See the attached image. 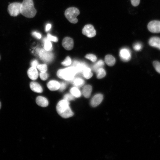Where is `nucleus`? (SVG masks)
<instances>
[{"label": "nucleus", "mask_w": 160, "mask_h": 160, "mask_svg": "<svg viewBox=\"0 0 160 160\" xmlns=\"http://www.w3.org/2000/svg\"><path fill=\"white\" fill-rule=\"evenodd\" d=\"M69 105V101L64 99L58 103L56 108V110L58 114L62 117L67 118L73 115V113Z\"/></svg>", "instance_id": "f257e3e1"}, {"label": "nucleus", "mask_w": 160, "mask_h": 160, "mask_svg": "<svg viewBox=\"0 0 160 160\" xmlns=\"http://www.w3.org/2000/svg\"><path fill=\"white\" fill-rule=\"evenodd\" d=\"M36 12L32 0H23L21 3L20 13L23 16L28 18H33Z\"/></svg>", "instance_id": "f03ea898"}, {"label": "nucleus", "mask_w": 160, "mask_h": 160, "mask_svg": "<svg viewBox=\"0 0 160 160\" xmlns=\"http://www.w3.org/2000/svg\"><path fill=\"white\" fill-rule=\"evenodd\" d=\"M77 72L76 67L71 66L59 70L57 72V75L60 79L66 80H70L73 78Z\"/></svg>", "instance_id": "7ed1b4c3"}, {"label": "nucleus", "mask_w": 160, "mask_h": 160, "mask_svg": "<svg viewBox=\"0 0 160 160\" xmlns=\"http://www.w3.org/2000/svg\"><path fill=\"white\" fill-rule=\"evenodd\" d=\"M80 14L79 10L75 7H70L65 10L64 15L66 18L71 23H76L78 22L77 16Z\"/></svg>", "instance_id": "20e7f679"}, {"label": "nucleus", "mask_w": 160, "mask_h": 160, "mask_svg": "<svg viewBox=\"0 0 160 160\" xmlns=\"http://www.w3.org/2000/svg\"><path fill=\"white\" fill-rule=\"evenodd\" d=\"M21 3L15 2L9 4L8 7V11L12 16L15 17L20 13Z\"/></svg>", "instance_id": "39448f33"}, {"label": "nucleus", "mask_w": 160, "mask_h": 160, "mask_svg": "<svg viewBox=\"0 0 160 160\" xmlns=\"http://www.w3.org/2000/svg\"><path fill=\"white\" fill-rule=\"evenodd\" d=\"M39 57L43 61L49 62L52 60L53 58V54L45 49H41L38 51Z\"/></svg>", "instance_id": "423d86ee"}, {"label": "nucleus", "mask_w": 160, "mask_h": 160, "mask_svg": "<svg viewBox=\"0 0 160 160\" xmlns=\"http://www.w3.org/2000/svg\"><path fill=\"white\" fill-rule=\"evenodd\" d=\"M147 28L151 32L153 33H160V21L152 20L148 24Z\"/></svg>", "instance_id": "0eeeda50"}, {"label": "nucleus", "mask_w": 160, "mask_h": 160, "mask_svg": "<svg viewBox=\"0 0 160 160\" xmlns=\"http://www.w3.org/2000/svg\"><path fill=\"white\" fill-rule=\"evenodd\" d=\"M82 33L83 34L89 38L93 37L96 34V31L94 27L91 24L85 25L82 30Z\"/></svg>", "instance_id": "6e6552de"}, {"label": "nucleus", "mask_w": 160, "mask_h": 160, "mask_svg": "<svg viewBox=\"0 0 160 160\" xmlns=\"http://www.w3.org/2000/svg\"><path fill=\"white\" fill-rule=\"evenodd\" d=\"M119 56L123 61H128L130 60L131 57L130 52L128 48H122L120 51Z\"/></svg>", "instance_id": "1a4fd4ad"}, {"label": "nucleus", "mask_w": 160, "mask_h": 160, "mask_svg": "<svg viewBox=\"0 0 160 160\" xmlns=\"http://www.w3.org/2000/svg\"><path fill=\"white\" fill-rule=\"evenodd\" d=\"M62 45L65 49L68 50H71L73 47V40L72 38L70 37H65L63 40Z\"/></svg>", "instance_id": "9d476101"}, {"label": "nucleus", "mask_w": 160, "mask_h": 160, "mask_svg": "<svg viewBox=\"0 0 160 160\" xmlns=\"http://www.w3.org/2000/svg\"><path fill=\"white\" fill-rule=\"evenodd\" d=\"M103 99L102 95L98 94L93 96L91 100L90 104L93 107H95L99 105L102 102Z\"/></svg>", "instance_id": "9b49d317"}, {"label": "nucleus", "mask_w": 160, "mask_h": 160, "mask_svg": "<svg viewBox=\"0 0 160 160\" xmlns=\"http://www.w3.org/2000/svg\"><path fill=\"white\" fill-rule=\"evenodd\" d=\"M27 74L28 77L33 80H36L38 76V72L36 68L32 66L28 69Z\"/></svg>", "instance_id": "f8f14e48"}, {"label": "nucleus", "mask_w": 160, "mask_h": 160, "mask_svg": "<svg viewBox=\"0 0 160 160\" xmlns=\"http://www.w3.org/2000/svg\"><path fill=\"white\" fill-rule=\"evenodd\" d=\"M149 45L160 50V38L154 36L151 38L148 41Z\"/></svg>", "instance_id": "ddd939ff"}, {"label": "nucleus", "mask_w": 160, "mask_h": 160, "mask_svg": "<svg viewBox=\"0 0 160 160\" xmlns=\"http://www.w3.org/2000/svg\"><path fill=\"white\" fill-rule=\"evenodd\" d=\"M47 87L50 90L54 91L58 89L60 87V83L57 81L52 80L49 81L47 84Z\"/></svg>", "instance_id": "4468645a"}, {"label": "nucleus", "mask_w": 160, "mask_h": 160, "mask_svg": "<svg viewBox=\"0 0 160 160\" xmlns=\"http://www.w3.org/2000/svg\"><path fill=\"white\" fill-rule=\"evenodd\" d=\"M36 102L39 105L42 107H46L48 105V100L45 97L39 96L36 99Z\"/></svg>", "instance_id": "2eb2a0df"}, {"label": "nucleus", "mask_w": 160, "mask_h": 160, "mask_svg": "<svg viewBox=\"0 0 160 160\" xmlns=\"http://www.w3.org/2000/svg\"><path fill=\"white\" fill-rule=\"evenodd\" d=\"M30 87L32 91L37 93H41L43 89L41 86L35 82H31L30 84Z\"/></svg>", "instance_id": "dca6fc26"}, {"label": "nucleus", "mask_w": 160, "mask_h": 160, "mask_svg": "<svg viewBox=\"0 0 160 160\" xmlns=\"http://www.w3.org/2000/svg\"><path fill=\"white\" fill-rule=\"evenodd\" d=\"M92 90V87L90 85H87L83 88L82 92L85 98H88L91 95Z\"/></svg>", "instance_id": "f3484780"}, {"label": "nucleus", "mask_w": 160, "mask_h": 160, "mask_svg": "<svg viewBox=\"0 0 160 160\" xmlns=\"http://www.w3.org/2000/svg\"><path fill=\"white\" fill-rule=\"evenodd\" d=\"M105 61L107 65L109 66L114 65L116 62L114 57L111 55H106L105 57Z\"/></svg>", "instance_id": "a211bd4d"}, {"label": "nucleus", "mask_w": 160, "mask_h": 160, "mask_svg": "<svg viewBox=\"0 0 160 160\" xmlns=\"http://www.w3.org/2000/svg\"><path fill=\"white\" fill-rule=\"evenodd\" d=\"M104 63L102 60H100L95 64L92 66V70L94 71H96L99 69L102 68L104 65Z\"/></svg>", "instance_id": "6ab92c4d"}, {"label": "nucleus", "mask_w": 160, "mask_h": 160, "mask_svg": "<svg viewBox=\"0 0 160 160\" xmlns=\"http://www.w3.org/2000/svg\"><path fill=\"white\" fill-rule=\"evenodd\" d=\"M83 72L84 76L86 79H89L93 76V74L91 72V69L87 67L84 69Z\"/></svg>", "instance_id": "aec40b11"}, {"label": "nucleus", "mask_w": 160, "mask_h": 160, "mask_svg": "<svg viewBox=\"0 0 160 160\" xmlns=\"http://www.w3.org/2000/svg\"><path fill=\"white\" fill-rule=\"evenodd\" d=\"M76 66L74 67L76 68L78 72H83L84 69L87 67L84 63L76 62Z\"/></svg>", "instance_id": "412c9836"}, {"label": "nucleus", "mask_w": 160, "mask_h": 160, "mask_svg": "<svg viewBox=\"0 0 160 160\" xmlns=\"http://www.w3.org/2000/svg\"><path fill=\"white\" fill-rule=\"evenodd\" d=\"M70 92L74 97H79L81 96V93L80 90L76 87H73L70 90Z\"/></svg>", "instance_id": "4be33fe9"}, {"label": "nucleus", "mask_w": 160, "mask_h": 160, "mask_svg": "<svg viewBox=\"0 0 160 160\" xmlns=\"http://www.w3.org/2000/svg\"><path fill=\"white\" fill-rule=\"evenodd\" d=\"M97 78L100 79L104 77L106 75V72L105 70L103 68L98 69L96 71Z\"/></svg>", "instance_id": "5701e85b"}, {"label": "nucleus", "mask_w": 160, "mask_h": 160, "mask_svg": "<svg viewBox=\"0 0 160 160\" xmlns=\"http://www.w3.org/2000/svg\"><path fill=\"white\" fill-rule=\"evenodd\" d=\"M44 42L45 49L47 51L51 50L52 49V45L50 41L45 39H44Z\"/></svg>", "instance_id": "b1692460"}, {"label": "nucleus", "mask_w": 160, "mask_h": 160, "mask_svg": "<svg viewBox=\"0 0 160 160\" xmlns=\"http://www.w3.org/2000/svg\"><path fill=\"white\" fill-rule=\"evenodd\" d=\"M84 81L82 79L80 78H76L73 81L74 85L78 87H81L84 84Z\"/></svg>", "instance_id": "393cba45"}, {"label": "nucleus", "mask_w": 160, "mask_h": 160, "mask_svg": "<svg viewBox=\"0 0 160 160\" xmlns=\"http://www.w3.org/2000/svg\"><path fill=\"white\" fill-rule=\"evenodd\" d=\"M153 65L156 71L160 74V62L154 61L153 62Z\"/></svg>", "instance_id": "a878e982"}, {"label": "nucleus", "mask_w": 160, "mask_h": 160, "mask_svg": "<svg viewBox=\"0 0 160 160\" xmlns=\"http://www.w3.org/2000/svg\"><path fill=\"white\" fill-rule=\"evenodd\" d=\"M37 68L41 72H45L47 69V66L46 64L38 65Z\"/></svg>", "instance_id": "bb28decb"}, {"label": "nucleus", "mask_w": 160, "mask_h": 160, "mask_svg": "<svg viewBox=\"0 0 160 160\" xmlns=\"http://www.w3.org/2000/svg\"><path fill=\"white\" fill-rule=\"evenodd\" d=\"M85 57L90 60L92 62H95L97 60V57L95 55L92 54H88L86 55Z\"/></svg>", "instance_id": "cd10ccee"}, {"label": "nucleus", "mask_w": 160, "mask_h": 160, "mask_svg": "<svg viewBox=\"0 0 160 160\" xmlns=\"http://www.w3.org/2000/svg\"><path fill=\"white\" fill-rule=\"evenodd\" d=\"M133 48L135 51H139L142 48V45L140 42H137L133 45Z\"/></svg>", "instance_id": "c85d7f7f"}, {"label": "nucleus", "mask_w": 160, "mask_h": 160, "mask_svg": "<svg viewBox=\"0 0 160 160\" xmlns=\"http://www.w3.org/2000/svg\"><path fill=\"white\" fill-rule=\"evenodd\" d=\"M71 63V61L70 57L69 56H67L64 61L61 63V64L64 66H68L70 65Z\"/></svg>", "instance_id": "c756f323"}, {"label": "nucleus", "mask_w": 160, "mask_h": 160, "mask_svg": "<svg viewBox=\"0 0 160 160\" xmlns=\"http://www.w3.org/2000/svg\"><path fill=\"white\" fill-rule=\"evenodd\" d=\"M64 99L68 101H71L74 100L75 97L71 94L67 93L64 95Z\"/></svg>", "instance_id": "7c9ffc66"}, {"label": "nucleus", "mask_w": 160, "mask_h": 160, "mask_svg": "<svg viewBox=\"0 0 160 160\" xmlns=\"http://www.w3.org/2000/svg\"><path fill=\"white\" fill-rule=\"evenodd\" d=\"M47 39L50 41H51L55 42H57L58 41L57 37L52 36L49 33H48L47 34Z\"/></svg>", "instance_id": "2f4dec72"}, {"label": "nucleus", "mask_w": 160, "mask_h": 160, "mask_svg": "<svg viewBox=\"0 0 160 160\" xmlns=\"http://www.w3.org/2000/svg\"><path fill=\"white\" fill-rule=\"evenodd\" d=\"M40 76L41 79L43 80H46L48 77V74L46 72H41Z\"/></svg>", "instance_id": "473e14b6"}, {"label": "nucleus", "mask_w": 160, "mask_h": 160, "mask_svg": "<svg viewBox=\"0 0 160 160\" xmlns=\"http://www.w3.org/2000/svg\"><path fill=\"white\" fill-rule=\"evenodd\" d=\"M32 36L37 39H40L41 38V34L36 31L33 32L31 33Z\"/></svg>", "instance_id": "72a5a7b5"}, {"label": "nucleus", "mask_w": 160, "mask_h": 160, "mask_svg": "<svg viewBox=\"0 0 160 160\" xmlns=\"http://www.w3.org/2000/svg\"><path fill=\"white\" fill-rule=\"evenodd\" d=\"M132 5L135 7L137 6L140 3V0H131Z\"/></svg>", "instance_id": "f704fd0d"}, {"label": "nucleus", "mask_w": 160, "mask_h": 160, "mask_svg": "<svg viewBox=\"0 0 160 160\" xmlns=\"http://www.w3.org/2000/svg\"><path fill=\"white\" fill-rule=\"evenodd\" d=\"M60 87L59 89L60 91H62L66 87V84L64 82H61L60 83Z\"/></svg>", "instance_id": "c9c22d12"}, {"label": "nucleus", "mask_w": 160, "mask_h": 160, "mask_svg": "<svg viewBox=\"0 0 160 160\" xmlns=\"http://www.w3.org/2000/svg\"><path fill=\"white\" fill-rule=\"evenodd\" d=\"M38 63L37 61L36 60H34L32 61L31 63V66L36 68L38 65Z\"/></svg>", "instance_id": "e433bc0d"}, {"label": "nucleus", "mask_w": 160, "mask_h": 160, "mask_svg": "<svg viewBox=\"0 0 160 160\" xmlns=\"http://www.w3.org/2000/svg\"><path fill=\"white\" fill-rule=\"evenodd\" d=\"M51 27V25L50 23L48 24L46 26L45 31L46 32L49 30Z\"/></svg>", "instance_id": "4c0bfd02"}, {"label": "nucleus", "mask_w": 160, "mask_h": 160, "mask_svg": "<svg viewBox=\"0 0 160 160\" xmlns=\"http://www.w3.org/2000/svg\"><path fill=\"white\" fill-rule=\"evenodd\" d=\"M1 102H0V109H1Z\"/></svg>", "instance_id": "58836bf2"}, {"label": "nucleus", "mask_w": 160, "mask_h": 160, "mask_svg": "<svg viewBox=\"0 0 160 160\" xmlns=\"http://www.w3.org/2000/svg\"><path fill=\"white\" fill-rule=\"evenodd\" d=\"M0 59H1V57H0Z\"/></svg>", "instance_id": "ea45409f"}]
</instances>
